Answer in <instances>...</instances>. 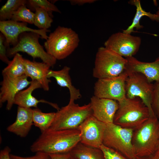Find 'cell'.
Masks as SVG:
<instances>
[{
  "label": "cell",
  "mask_w": 159,
  "mask_h": 159,
  "mask_svg": "<svg viewBox=\"0 0 159 159\" xmlns=\"http://www.w3.org/2000/svg\"><path fill=\"white\" fill-rule=\"evenodd\" d=\"M143 158H139L138 157H136L134 159H143Z\"/></svg>",
  "instance_id": "cell-39"
},
{
  "label": "cell",
  "mask_w": 159,
  "mask_h": 159,
  "mask_svg": "<svg viewBox=\"0 0 159 159\" xmlns=\"http://www.w3.org/2000/svg\"><path fill=\"white\" fill-rule=\"evenodd\" d=\"M127 62L125 70L127 72L140 73L152 83L159 82V57L152 62L140 61L134 57L126 58Z\"/></svg>",
  "instance_id": "cell-16"
},
{
  "label": "cell",
  "mask_w": 159,
  "mask_h": 159,
  "mask_svg": "<svg viewBox=\"0 0 159 159\" xmlns=\"http://www.w3.org/2000/svg\"><path fill=\"white\" fill-rule=\"evenodd\" d=\"M27 2L34 9L37 7L42 8L47 11L50 15L53 11L61 13L55 5L47 0H29Z\"/></svg>",
  "instance_id": "cell-28"
},
{
  "label": "cell",
  "mask_w": 159,
  "mask_h": 159,
  "mask_svg": "<svg viewBox=\"0 0 159 159\" xmlns=\"http://www.w3.org/2000/svg\"><path fill=\"white\" fill-rule=\"evenodd\" d=\"M141 39L138 36L122 32L111 35L105 41L104 47L125 58L133 57L139 51Z\"/></svg>",
  "instance_id": "cell-11"
},
{
  "label": "cell",
  "mask_w": 159,
  "mask_h": 159,
  "mask_svg": "<svg viewBox=\"0 0 159 159\" xmlns=\"http://www.w3.org/2000/svg\"><path fill=\"white\" fill-rule=\"evenodd\" d=\"M70 152L75 159H104L100 148L88 146L80 142Z\"/></svg>",
  "instance_id": "cell-22"
},
{
  "label": "cell",
  "mask_w": 159,
  "mask_h": 159,
  "mask_svg": "<svg viewBox=\"0 0 159 159\" xmlns=\"http://www.w3.org/2000/svg\"><path fill=\"white\" fill-rule=\"evenodd\" d=\"M100 148L103 153L104 159H128L118 152L103 144Z\"/></svg>",
  "instance_id": "cell-29"
},
{
  "label": "cell",
  "mask_w": 159,
  "mask_h": 159,
  "mask_svg": "<svg viewBox=\"0 0 159 159\" xmlns=\"http://www.w3.org/2000/svg\"><path fill=\"white\" fill-rule=\"evenodd\" d=\"M125 71L118 76L98 79L95 84L94 96L120 102L126 97L125 83L127 77Z\"/></svg>",
  "instance_id": "cell-10"
},
{
  "label": "cell",
  "mask_w": 159,
  "mask_h": 159,
  "mask_svg": "<svg viewBox=\"0 0 159 159\" xmlns=\"http://www.w3.org/2000/svg\"><path fill=\"white\" fill-rule=\"evenodd\" d=\"M11 159H51L49 154L42 152H37L33 156L22 157L13 154H10Z\"/></svg>",
  "instance_id": "cell-32"
},
{
  "label": "cell",
  "mask_w": 159,
  "mask_h": 159,
  "mask_svg": "<svg viewBox=\"0 0 159 159\" xmlns=\"http://www.w3.org/2000/svg\"><path fill=\"white\" fill-rule=\"evenodd\" d=\"M25 75L12 78L3 76L1 82L0 91V105L7 102L6 107L8 110H10L14 104L16 95L21 91L30 85L31 81H29Z\"/></svg>",
  "instance_id": "cell-13"
},
{
  "label": "cell",
  "mask_w": 159,
  "mask_h": 159,
  "mask_svg": "<svg viewBox=\"0 0 159 159\" xmlns=\"http://www.w3.org/2000/svg\"><path fill=\"white\" fill-rule=\"evenodd\" d=\"M27 3L25 0H8L0 9V21L11 20L19 8Z\"/></svg>",
  "instance_id": "cell-25"
},
{
  "label": "cell",
  "mask_w": 159,
  "mask_h": 159,
  "mask_svg": "<svg viewBox=\"0 0 159 159\" xmlns=\"http://www.w3.org/2000/svg\"><path fill=\"white\" fill-rule=\"evenodd\" d=\"M154 155L159 158V143L157 149Z\"/></svg>",
  "instance_id": "cell-36"
},
{
  "label": "cell",
  "mask_w": 159,
  "mask_h": 159,
  "mask_svg": "<svg viewBox=\"0 0 159 159\" xmlns=\"http://www.w3.org/2000/svg\"><path fill=\"white\" fill-rule=\"evenodd\" d=\"M70 68L64 66L62 69L55 71L50 69L47 74L49 78L54 77L59 86L66 87L68 89L70 94L69 102H74V101L80 99L81 95L79 89L76 88L72 84L69 74Z\"/></svg>",
  "instance_id": "cell-20"
},
{
  "label": "cell",
  "mask_w": 159,
  "mask_h": 159,
  "mask_svg": "<svg viewBox=\"0 0 159 159\" xmlns=\"http://www.w3.org/2000/svg\"><path fill=\"white\" fill-rule=\"evenodd\" d=\"M151 105L154 113L159 120V82L154 84Z\"/></svg>",
  "instance_id": "cell-30"
},
{
  "label": "cell",
  "mask_w": 159,
  "mask_h": 159,
  "mask_svg": "<svg viewBox=\"0 0 159 159\" xmlns=\"http://www.w3.org/2000/svg\"><path fill=\"white\" fill-rule=\"evenodd\" d=\"M126 72L128 75L125 83L126 97L130 98H139L148 108L150 116H155L151 105L154 84L140 73Z\"/></svg>",
  "instance_id": "cell-9"
},
{
  "label": "cell",
  "mask_w": 159,
  "mask_h": 159,
  "mask_svg": "<svg viewBox=\"0 0 159 159\" xmlns=\"http://www.w3.org/2000/svg\"><path fill=\"white\" fill-rule=\"evenodd\" d=\"M80 141L78 128L53 130L49 129L41 133L31 146V151L48 154L70 152Z\"/></svg>",
  "instance_id": "cell-1"
},
{
  "label": "cell",
  "mask_w": 159,
  "mask_h": 159,
  "mask_svg": "<svg viewBox=\"0 0 159 159\" xmlns=\"http://www.w3.org/2000/svg\"><path fill=\"white\" fill-rule=\"evenodd\" d=\"M32 115L31 108L18 106L16 120L7 127V130L20 137H25L33 124Z\"/></svg>",
  "instance_id": "cell-18"
},
{
  "label": "cell",
  "mask_w": 159,
  "mask_h": 159,
  "mask_svg": "<svg viewBox=\"0 0 159 159\" xmlns=\"http://www.w3.org/2000/svg\"><path fill=\"white\" fill-rule=\"evenodd\" d=\"M24 59L22 55L17 53L14 56L8 65L2 71V76L16 78L25 75Z\"/></svg>",
  "instance_id": "cell-23"
},
{
  "label": "cell",
  "mask_w": 159,
  "mask_h": 159,
  "mask_svg": "<svg viewBox=\"0 0 159 159\" xmlns=\"http://www.w3.org/2000/svg\"><path fill=\"white\" fill-rule=\"evenodd\" d=\"M34 13L27 8L26 5H24L20 7L14 13L11 20L34 24Z\"/></svg>",
  "instance_id": "cell-27"
},
{
  "label": "cell",
  "mask_w": 159,
  "mask_h": 159,
  "mask_svg": "<svg viewBox=\"0 0 159 159\" xmlns=\"http://www.w3.org/2000/svg\"><path fill=\"white\" fill-rule=\"evenodd\" d=\"M90 103L92 115L97 119L105 124L113 123L114 117L119 107L117 101L93 95L90 98Z\"/></svg>",
  "instance_id": "cell-15"
},
{
  "label": "cell",
  "mask_w": 159,
  "mask_h": 159,
  "mask_svg": "<svg viewBox=\"0 0 159 159\" xmlns=\"http://www.w3.org/2000/svg\"><path fill=\"white\" fill-rule=\"evenodd\" d=\"M78 34L71 28L58 26L51 33L44 43L46 51L57 60L64 59L78 46Z\"/></svg>",
  "instance_id": "cell-4"
},
{
  "label": "cell",
  "mask_w": 159,
  "mask_h": 159,
  "mask_svg": "<svg viewBox=\"0 0 159 159\" xmlns=\"http://www.w3.org/2000/svg\"><path fill=\"white\" fill-rule=\"evenodd\" d=\"M106 124L97 119L92 115L79 126L80 142L86 145L100 148L102 144Z\"/></svg>",
  "instance_id": "cell-12"
},
{
  "label": "cell",
  "mask_w": 159,
  "mask_h": 159,
  "mask_svg": "<svg viewBox=\"0 0 159 159\" xmlns=\"http://www.w3.org/2000/svg\"><path fill=\"white\" fill-rule=\"evenodd\" d=\"M27 23L15 21L11 20L0 21V31L5 38V43L9 47L17 43L19 37L22 33L26 32H32L38 34L43 39L47 40L48 37L47 33L48 29H34L29 27Z\"/></svg>",
  "instance_id": "cell-14"
},
{
  "label": "cell",
  "mask_w": 159,
  "mask_h": 159,
  "mask_svg": "<svg viewBox=\"0 0 159 159\" xmlns=\"http://www.w3.org/2000/svg\"><path fill=\"white\" fill-rule=\"evenodd\" d=\"M56 112L44 113L37 108L32 109L33 124L42 133L48 129L54 119Z\"/></svg>",
  "instance_id": "cell-24"
},
{
  "label": "cell",
  "mask_w": 159,
  "mask_h": 159,
  "mask_svg": "<svg viewBox=\"0 0 159 159\" xmlns=\"http://www.w3.org/2000/svg\"><path fill=\"white\" fill-rule=\"evenodd\" d=\"M96 1L95 0H71L69 2L72 5H81L87 3H92Z\"/></svg>",
  "instance_id": "cell-35"
},
{
  "label": "cell",
  "mask_w": 159,
  "mask_h": 159,
  "mask_svg": "<svg viewBox=\"0 0 159 159\" xmlns=\"http://www.w3.org/2000/svg\"><path fill=\"white\" fill-rule=\"evenodd\" d=\"M129 2L136 7V12L132 24L127 29L123 30V32L131 34L132 33L134 32L133 30L134 28L138 30L143 28V26L140 24V22L142 17L144 16L148 17L152 21L159 22V16L155 14H153L144 10L142 8L140 0H131Z\"/></svg>",
  "instance_id": "cell-21"
},
{
  "label": "cell",
  "mask_w": 159,
  "mask_h": 159,
  "mask_svg": "<svg viewBox=\"0 0 159 159\" xmlns=\"http://www.w3.org/2000/svg\"><path fill=\"white\" fill-rule=\"evenodd\" d=\"M49 154L51 159H75L70 152Z\"/></svg>",
  "instance_id": "cell-33"
},
{
  "label": "cell",
  "mask_w": 159,
  "mask_h": 159,
  "mask_svg": "<svg viewBox=\"0 0 159 159\" xmlns=\"http://www.w3.org/2000/svg\"><path fill=\"white\" fill-rule=\"evenodd\" d=\"M34 9V24L39 29H48L53 21L51 16L47 11L42 8L37 7Z\"/></svg>",
  "instance_id": "cell-26"
},
{
  "label": "cell",
  "mask_w": 159,
  "mask_h": 159,
  "mask_svg": "<svg viewBox=\"0 0 159 159\" xmlns=\"http://www.w3.org/2000/svg\"><path fill=\"white\" fill-rule=\"evenodd\" d=\"M148 159H159V158L153 155L148 157Z\"/></svg>",
  "instance_id": "cell-37"
},
{
  "label": "cell",
  "mask_w": 159,
  "mask_h": 159,
  "mask_svg": "<svg viewBox=\"0 0 159 159\" xmlns=\"http://www.w3.org/2000/svg\"><path fill=\"white\" fill-rule=\"evenodd\" d=\"M106 125L102 144L118 152L128 159L137 157L132 143L134 129L123 127L114 123Z\"/></svg>",
  "instance_id": "cell-7"
},
{
  "label": "cell",
  "mask_w": 159,
  "mask_h": 159,
  "mask_svg": "<svg viewBox=\"0 0 159 159\" xmlns=\"http://www.w3.org/2000/svg\"><path fill=\"white\" fill-rule=\"evenodd\" d=\"M10 148L8 146H6L0 152V159H11L10 153Z\"/></svg>",
  "instance_id": "cell-34"
},
{
  "label": "cell",
  "mask_w": 159,
  "mask_h": 159,
  "mask_svg": "<svg viewBox=\"0 0 159 159\" xmlns=\"http://www.w3.org/2000/svg\"><path fill=\"white\" fill-rule=\"evenodd\" d=\"M92 115L90 103L80 106L74 102H69L56 112L49 129L53 130L78 128L88 117Z\"/></svg>",
  "instance_id": "cell-6"
},
{
  "label": "cell",
  "mask_w": 159,
  "mask_h": 159,
  "mask_svg": "<svg viewBox=\"0 0 159 159\" xmlns=\"http://www.w3.org/2000/svg\"><path fill=\"white\" fill-rule=\"evenodd\" d=\"M127 60L104 47H99L95 55L92 75L98 79L119 76L125 70Z\"/></svg>",
  "instance_id": "cell-5"
},
{
  "label": "cell",
  "mask_w": 159,
  "mask_h": 159,
  "mask_svg": "<svg viewBox=\"0 0 159 159\" xmlns=\"http://www.w3.org/2000/svg\"><path fill=\"white\" fill-rule=\"evenodd\" d=\"M41 36L37 33L26 32L19 36L18 42L12 47H8V57H14L19 52L26 53L33 59L39 58L42 62L50 66H53L56 63L57 59L49 54L39 43V40Z\"/></svg>",
  "instance_id": "cell-8"
},
{
  "label": "cell",
  "mask_w": 159,
  "mask_h": 159,
  "mask_svg": "<svg viewBox=\"0 0 159 159\" xmlns=\"http://www.w3.org/2000/svg\"><path fill=\"white\" fill-rule=\"evenodd\" d=\"M132 143L137 157L145 158L154 154L159 143V120L150 116L134 129Z\"/></svg>",
  "instance_id": "cell-2"
},
{
  "label": "cell",
  "mask_w": 159,
  "mask_h": 159,
  "mask_svg": "<svg viewBox=\"0 0 159 159\" xmlns=\"http://www.w3.org/2000/svg\"><path fill=\"white\" fill-rule=\"evenodd\" d=\"M118 102V108L113 121V123L117 125L134 129L150 117L148 108L138 97L130 98L126 97Z\"/></svg>",
  "instance_id": "cell-3"
},
{
  "label": "cell",
  "mask_w": 159,
  "mask_h": 159,
  "mask_svg": "<svg viewBox=\"0 0 159 159\" xmlns=\"http://www.w3.org/2000/svg\"><path fill=\"white\" fill-rule=\"evenodd\" d=\"M40 88L42 87L38 82L32 80L30 85L27 88L21 91L16 95L14 99V104L23 107L37 108L38 104L42 102L48 104L58 110L60 108L56 104L44 100H38L33 96L32 93L33 91Z\"/></svg>",
  "instance_id": "cell-19"
},
{
  "label": "cell",
  "mask_w": 159,
  "mask_h": 159,
  "mask_svg": "<svg viewBox=\"0 0 159 159\" xmlns=\"http://www.w3.org/2000/svg\"><path fill=\"white\" fill-rule=\"evenodd\" d=\"M155 14L157 15H158V16H159V7L158 8V10L156 12Z\"/></svg>",
  "instance_id": "cell-38"
},
{
  "label": "cell",
  "mask_w": 159,
  "mask_h": 159,
  "mask_svg": "<svg viewBox=\"0 0 159 159\" xmlns=\"http://www.w3.org/2000/svg\"><path fill=\"white\" fill-rule=\"evenodd\" d=\"M24 62L25 75L30 78L32 80L38 82L42 88L45 91H48L49 90V83L51 81L47 75L50 66L43 62L31 61L25 59Z\"/></svg>",
  "instance_id": "cell-17"
},
{
  "label": "cell",
  "mask_w": 159,
  "mask_h": 159,
  "mask_svg": "<svg viewBox=\"0 0 159 159\" xmlns=\"http://www.w3.org/2000/svg\"><path fill=\"white\" fill-rule=\"evenodd\" d=\"M8 47L5 43V38L1 33L0 34V59L7 64L10 61L7 56V49Z\"/></svg>",
  "instance_id": "cell-31"
}]
</instances>
